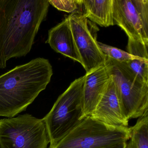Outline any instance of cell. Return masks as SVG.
<instances>
[{
	"label": "cell",
	"instance_id": "52a82bcc",
	"mask_svg": "<svg viewBox=\"0 0 148 148\" xmlns=\"http://www.w3.org/2000/svg\"><path fill=\"white\" fill-rule=\"evenodd\" d=\"M68 17L82 66L86 73H88L105 64L107 60L97 40L99 29L80 12L72 13Z\"/></svg>",
	"mask_w": 148,
	"mask_h": 148
},
{
	"label": "cell",
	"instance_id": "ac0fdd59",
	"mask_svg": "<svg viewBox=\"0 0 148 148\" xmlns=\"http://www.w3.org/2000/svg\"><path fill=\"white\" fill-rule=\"evenodd\" d=\"M126 146H127V144L123 146V147H120V148H126Z\"/></svg>",
	"mask_w": 148,
	"mask_h": 148
},
{
	"label": "cell",
	"instance_id": "9a60e30c",
	"mask_svg": "<svg viewBox=\"0 0 148 148\" xmlns=\"http://www.w3.org/2000/svg\"><path fill=\"white\" fill-rule=\"evenodd\" d=\"M100 50L107 58L113 60L120 63H124L135 58L134 56L127 52L125 51L116 47L108 45L98 42Z\"/></svg>",
	"mask_w": 148,
	"mask_h": 148
},
{
	"label": "cell",
	"instance_id": "3957f363",
	"mask_svg": "<svg viewBox=\"0 0 148 148\" xmlns=\"http://www.w3.org/2000/svg\"><path fill=\"white\" fill-rule=\"evenodd\" d=\"M85 76L74 80L59 97L43 118L53 148L83 119V89Z\"/></svg>",
	"mask_w": 148,
	"mask_h": 148
},
{
	"label": "cell",
	"instance_id": "8992f818",
	"mask_svg": "<svg viewBox=\"0 0 148 148\" xmlns=\"http://www.w3.org/2000/svg\"><path fill=\"white\" fill-rule=\"evenodd\" d=\"M110 75L119 93L123 110L129 120L148 111V84L141 81L125 63L107 58Z\"/></svg>",
	"mask_w": 148,
	"mask_h": 148
},
{
	"label": "cell",
	"instance_id": "30bf717a",
	"mask_svg": "<svg viewBox=\"0 0 148 148\" xmlns=\"http://www.w3.org/2000/svg\"><path fill=\"white\" fill-rule=\"evenodd\" d=\"M83 89L84 118L89 116L95 110L110 79L109 63L86 73Z\"/></svg>",
	"mask_w": 148,
	"mask_h": 148
},
{
	"label": "cell",
	"instance_id": "6da1fadb",
	"mask_svg": "<svg viewBox=\"0 0 148 148\" xmlns=\"http://www.w3.org/2000/svg\"><path fill=\"white\" fill-rule=\"evenodd\" d=\"M49 6V0H0V69L30 52Z\"/></svg>",
	"mask_w": 148,
	"mask_h": 148
},
{
	"label": "cell",
	"instance_id": "9c48e42d",
	"mask_svg": "<svg viewBox=\"0 0 148 148\" xmlns=\"http://www.w3.org/2000/svg\"><path fill=\"white\" fill-rule=\"evenodd\" d=\"M91 117L115 127H127L129 119L123 110L119 93L110 76L108 86Z\"/></svg>",
	"mask_w": 148,
	"mask_h": 148
},
{
	"label": "cell",
	"instance_id": "8fae6325",
	"mask_svg": "<svg viewBox=\"0 0 148 148\" xmlns=\"http://www.w3.org/2000/svg\"><path fill=\"white\" fill-rule=\"evenodd\" d=\"M46 43L56 52L82 64L73 34L69 17L48 32Z\"/></svg>",
	"mask_w": 148,
	"mask_h": 148
},
{
	"label": "cell",
	"instance_id": "e0dca14e",
	"mask_svg": "<svg viewBox=\"0 0 148 148\" xmlns=\"http://www.w3.org/2000/svg\"><path fill=\"white\" fill-rule=\"evenodd\" d=\"M126 148H136L134 142L132 139H130V140L127 142Z\"/></svg>",
	"mask_w": 148,
	"mask_h": 148
},
{
	"label": "cell",
	"instance_id": "277c9868",
	"mask_svg": "<svg viewBox=\"0 0 148 148\" xmlns=\"http://www.w3.org/2000/svg\"><path fill=\"white\" fill-rule=\"evenodd\" d=\"M130 138V128L110 126L89 116L53 148H119Z\"/></svg>",
	"mask_w": 148,
	"mask_h": 148
},
{
	"label": "cell",
	"instance_id": "ba28073f",
	"mask_svg": "<svg viewBox=\"0 0 148 148\" xmlns=\"http://www.w3.org/2000/svg\"><path fill=\"white\" fill-rule=\"evenodd\" d=\"M112 18L128 38L148 45V0H113Z\"/></svg>",
	"mask_w": 148,
	"mask_h": 148
},
{
	"label": "cell",
	"instance_id": "7a4b0ae2",
	"mask_svg": "<svg viewBox=\"0 0 148 148\" xmlns=\"http://www.w3.org/2000/svg\"><path fill=\"white\" fill-rule=\"evenodd\" d=\"M49 60L42 58L18 66L0 76V116L14 117L26 110L50 83Z\"/></svg>",
	"mask_w": 148,
	"mask_h": 148
},
{
	"label": "cell",
	"instance_id": "7c38bea8",
	"mask_svg": "<svg viewBox=\"0 0 148 148\" xmlns=\"http://www.w3.org/2000/svg\"><path fill=\"white\" fill-rule=\"evenodd\" d=\"M82 12L89 20L102 27L114 25L113 0H82Z\"/></svg>",
	"mask_w": 148,
	"mask_h": 148
},
{
	"label": "cell",
	"instance_id": "5bb4252c",
	"mask_svg": "<svg viewBox=\"0 0 148 148\" xmlns=\"http://www.w3.org/2000/svg\"><path fill=\"white\" fill-rule=\"evenodd\" d=\"M131 139L136 148H148V111L138 118L136 124L130 128Z\"/></svg>",
	"mask_w": 148,
	"mask_h": 148
},
{
	"label": "cell",
	"instance_id": "5b68a950",
	"mask_svg": "<svg viewBox=\"0 0 148 148\" xmlns=\"http://www.w3.org/2000/svg\"><path fill=\"white\" fill-rule=\"evenodd\" d=\"M49 143L43 119L25 114L0 119V148H47Z\"/></svg>",
	"mask_w": 148,
	"mask_h": 148
},
{
	"label": "cell",
	"instance_id": "4fadbf2b",
	"mask_svg": "<svg viewBox=\"0 0 148 148\" xmlns=\"http://www.w3.org/2000/svg\"><path fill=\"white\" fill-rule=\"evenodd\" d=\"M148 45L128 38L127 52L135 58L125 63L141 81L148 84Z\"/></svg>",
	"mask_w": 148,
	"mask_h": 148
},
{
	"label": "cell",
	"instance_id": "2e32d148",
	"mask_svg": "<svg viewBox=\"0 0 148 148\" xmlns=\"http://www.w3.org/2000/svg\"><path fill=\"white\" fill-rule=\"evenodd\" d=\"M49 2L59 11L67 13L81 12L83 7L82 0H49Z\"/></svg>",
	"mask_w": 148,
	"mask_h": 148
}]
</instances>
